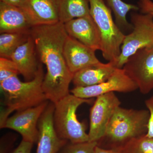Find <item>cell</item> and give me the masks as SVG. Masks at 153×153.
<instances>
[{"instance_id":"10","label":"cell","mask_w":153,"mask_h":153,"mask_svg":"<svg viewBox=\"0 0 153 153\" xmlns=\"http://www.w3.org/2000/svg\"><path fill=\"white\" fill-rule=\"evenodd\" d=\"M44 102L37 106L17 111L9 117L1 128L14 130L22 135V140L34 144L38 137V125L40 117L49 102Z\"/></svg>"},{"instance_id":"11","label":"cell","mask_w":153,"mask_h":153,"mask_svg":"<svg viewBox=\"0 0 153 153\" xmlns=\"http://www.w3.org/2000/svg\"><path fill=\"white\" fill-rule=\"evenodd\" d=\"M54 110L55 104L50 102L38 121L36 153H57L68 142L60 138L55 130Z\"/></svg>"},{"instance_id":"16","label":"cell","mask_w":153,"mask_h":153,"mask_svg":"<svg viewBox=\"0 0 153 153\" xmlns=\"http://www.w3.org/2000/svg\"><path fill=\"white\" fill-rule=\"evenodd\" d=\"M33 27L19 7L0 2V33L30 32Z\"/></svg>"},{"instance_id":"15","label":"cell","mask_w":153,"mask_h":153,"mask_svg":"<svg viewBox=\"0 0 153 153\" xmlns=\"http://www.w3.org/2000/svg\"><path fill=\"white\" fill-rule=\"evenodd\" d=\"M37 51L35 42L30 35L27 41L22 44L13 53L10 59L16 65L19 74L26 81L34 79L40 64L37 60Z\"/></svg>"},{"instance_id":"2","label":"cell","mask_w":153,"mask_h":153,"mask_svg":"<svg viewBox=\"0 0 153 153\" xmlns=\"http://www.w3.org/2000/svg\"><path fill=\"white\" fill-rule=\"evenodd\" d=\"M44 76L40 64L36 76L32 80L22 82L15 76L0 82L5 104L0 114V126L14 111L36 106L48 100L42 88Z\"/></svg>"},{"instance_id":"1","label":"cell","mask_w":153,"mask_h":153,"mask_svg":"<svg viewBox=\"0 0 153 153\" xmlns=\"http://www.w3.org/2000/svg\"><path fill=\"white\" fill-rule=\"evenodd\" d=\"M30 34L38 57L47 68L42 85L43 90L48 100L55 104L70 94L69 85L74 75L69 70L63 55L68 34L64 24L60 22L33 27Z\"/></svg>"},{"instance_id":"17","label":"cell","mask_w":153,"mask_h":153,"mask_svg":"<svg viewBox=\"0 0 153 153\" xmlns=\"http://www.w3.org/2000/svg\"><path fill=\"white\" fill-rule=\"evenodd\" d=\"M117 68L111 62L89 66L74 73L72 82L76 87L97 85L108 79Z\"/></svg>"},{"instance_id":"25","label":"cell","mask_w":153,"mask_h":153,"mask_svg":"<svg viewBox=\"0 0 153 153\" xmlns=\"http://www.w3.org/2000/svg\"><path fill=\"white\" fill-rule=\"evenodd\" d=\"M138 7L141 13L153 16V1L152 0H139Z\"/></svg>"},{"instance_id":"20","label":"cell","mask_w":153,"mask_h":153,"mask_svg":"<svg viewBox=\"0 0 153 153\" xmlns=\"http://www.w3.org/2000/svg\"><path fill=\"white\" fill-rule=\"evenodd\" d=\"M106 5L114 14L116 24L120 29H133L132 25L126 19L127 14L131 11L139 10L137 6L128 4L122 0H103Z\"/></svg>"},{"instance_id":"19","label":"cell","mask_w":153,"mask_h":153,"mask_svg":"<svg viewBox=\"0 0 153 153\" xmlns=\"http://www.w3.org/2000/svg\"><path fill=\"white\" fill-rule=\"evenodd\" d=\"M30 32L1 33V57L10 59L14 52L28 40L31 35Z\"/></svg>"},{"instance_id":"3","label":"cell","mask_w":153,"mask_h":153,"mask_svg":"<svg viewBox=\"0 0 153 153\" xmlns=\"http://www.w3.org/2000/svg\"><path fill=\"white\" fill-rule=\"evenodd\" d=\"M149 118L148 110L119 106L109 121L104 137L99 141L105 140L111 146L110 149L120 147L132 139L146 135Z\"/></svg>"},{"instance_id":"14","label":"cell","mask_w":153,"mask_h":153,"mask_svg":"<svg viewBox=\"0 0 153 153\" xmlns=\"http://www.w3.org/2000/svg\"><path fill=\"white\" fill-rule=\"evenodd\" d=\"M20 8L33 27L59 22L56 0H25Z\"/></svg>"},{"instance_id":"12","label":"cell","mask_w":153,"mask_h":153,"mask_svg":"<svg viewBox=\"0 0 153 153\" xmlns=\"http://www.w3.org/2000/svg\"><path fill=\"white\" fill-rule=\"evenodd\" d=\"M95 51L68 36L63 47V55L69 70L74 74L89 66L102 63L95 55Z\"/></svg>"},{"instance_id":"4","label":"cell","mask_w":153,"mask_h":153,"mask_svg":"<svg viewBox=\"0 0 153 153\" xmlns=\"http://www.w3.org/2000/svg\"><path fill=\"white\" fill-rule=\"evenodd\" d=\"M92 100L69 94L55 104L54 126L60 138L73 143L89 141L86 126L78 120L76 111L81 105L90 103Z\"/></svg>"},{"instance_id":"13","label":"cell","mask_w":153,"mask_h":153,"mask_svg":"<svg viewBox=\"0 0 153 153\" xmlns=\"http://www.w3.org/2000/svg\"><path fill=\"white\" fill-rule=\"evenodd\" d=\"M68 36L94 51L101 50L100 34L91 16L71 20L64 24Z\"/></svg>"},{"instance_id":"8","label":"cell","mask_w":153,"mask_h":153,"mask_svg":"<svg viewBox=\"0 0 153 153\" xmlns=\"http://www.w3.org/2000/svg\"><path fill=\"white\" fill-rule=\"evenodd\" d=\"M121 104V102L114 92L96 97L90 109L88 142L97 143L102 138L115 110Z\"/></svg>"},{"instance_id":"26","label":"cell","mask_w":153,"mask_h":153,"mask_svg":"<svg viewBox=\"0 0 153 153\" xmlns=\"http://www.w3.org/2000/svg\"><path fill=\"white\" fill-rule=\"evenodd\" d=\"M33 143L22 140L19 146L12 153H31Z\"/></svg>"},{"instance_id":"21","label":"cell","mask_w":153,"mask_h":153,"mask_svg":"<svg viewBox=\"0 0 153 153\" xmlns=\"http://www.w3.org/2000/svg\"><path fill=\"white\" fill-rule=\"evenodd\" d=\"M117 149L120 153H153V138L146 135L134 138Z\"/></svg>"},{"instance_id":"28","label":"cell","mask_w":153,"mask_h":153,"mask_svg":"<svg viewBox=\"0 0 153 153\" xmlns=\"http://www.w3.org/2000/svg\"><path fill=\"white\" fill-rule=\"evenodd\" d=\"M0 1L3 2L20 7L25 2V0H0Z\"/></svg>"},{"instance_id":"23","label":"cell","mask_w":153,"mask_h":153,"mask_svg":"<svg viewBox=\"0 0 153 153\" xmlns=\"http://www.w3.org/2000/svg\"><path fill=\"white\" fill-rule=\"evenodd\" d=\"M19 74L16 64L11 59L0 57V82Z\"/></svg>"},{"instance_id":"6","label":"cell","mask_w":153,"mask_h":153,"mask_svg":"<svg viewBox=\"0 0 153 153\" xmlns=\"http://www.w3.org/2000/svg\"><path fill=\"white\" fill-rule=\"evenodd\" d=\"M132 31L126 35L121 53L115 66L123 68L131 56L139 49L153 46V16L150 14H131Z\"/></svg>"},{"instance_id":"22","label":"cell","mask_w":153,"mask_h":153,"mask_svg":"<svg viewBox=\"0 0 153 153\" xmlns=\"http://www.w3.org/2000/svg\"><path fill=\"white\" fill-rule=\"evenodd\" d=\"M96 142L73 143L68 142L57 153H94Z\"/></svg>"},{"instance_id":"18","label":"cell","mask_w":153,"mask_h":153,"mask_svg":"<svg viewBox=\"0 0 153 153\" xmlns=\"http://www.w3.org/2000/svg\"><path fill=\"white\" fill-rule=\"evenodd\" d=\"M59 22L90 16L89 0H56Z\"/></svg>"},{"instance_id":"9","label":"cell","mask_w":153,"mask_h":153,"mask_svg":"<svg viewBox=\"0 0 153 153\" xmlns=\"http://www.w3.org/2000/svg\"><path fill=\"white\" fill-rule=\"evenodd\" d=\"M137 89L136 83L123 68H117L111 76L104 82L88 87H74L70 92L79 98L91 99L110 92L128 93Z\"/></svg>"},{"instance_id":"27","label":"cell","mask_w":153,"mask_h":153,"mask_svg":"<svg viewBox=\"0 0 153 153\" xmlns=\"http://www.w3.org/2000/svg\"><path fill=\"white\" fill-rule=\"evenodd\" d=\"M94 153H120V152L118 149H105L97 145L95 148Z\"/></svg>"},{"instance_id":"7","label":"cell","mask_w":153,"mask_h":153,"mask_svg":"<svg viewBox=\"0 0 153 153\" xmlns=\"http://www.w3.org/2000/svg\"><path fill=\"white\" fill-rule=\"evenodd\" d=\"M123 68L141 93H150L153 90V46L139 49L128 58Z\"/></svg>"},{"instance_id":"24","label":"cell","mask_w":153,"mask_h":153,"mask_svg":"<svg viewBox=\"0 0 153 153\" xmlns=\"http://www.w3.org/2000/svg\"><path fill=\"white\" fill-rule=\"evenodd\" d=\"M145 103L149 112L148 131L146 135L149 137L153 138V95L146 100Z\"/></svg>"},{"instance_id":"5","label":"cell","mask_w":153,"mask_h":153,"mask_svg":"<svg viewBox=\"0 0 153 153\" xmlns=\"http://www.w3.org/2000/svg\"><path fill=\"white\" fill-rule=\"evenodd\" d=\"M90 15L101 38L102 53L108 62L115 64L126 35L114 21L112 11L103 0H89Z\"/></svg>"}]
</instances>
